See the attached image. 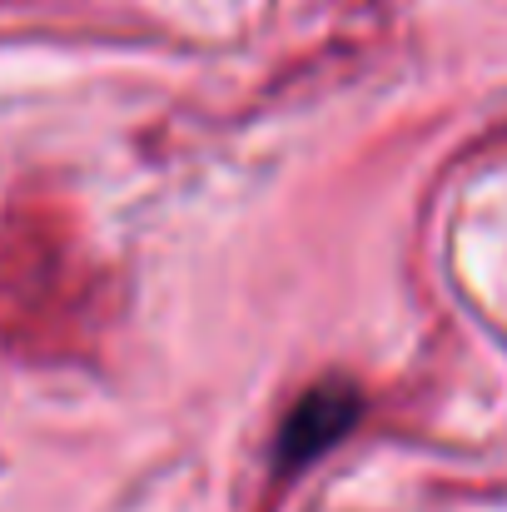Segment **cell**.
<instances>
[{"label":"cell","mask_w":507,"mask_h":512,"mask_svg":"<svg viewBox=\"0 0 507 512\" xmlns=\"http://www.w3.org/2000/svg\"><path fill=\"white\" fill-rule=\"evenodd\" d=\"M358 413H363V398H358L353 383H338L334 378V383L309 388L294 403L289 423H284V443H279L284 463H309V458L329 453L338 438L358 423Z\"/></svg>","instance_id":"obj_1"}]
</instances>
